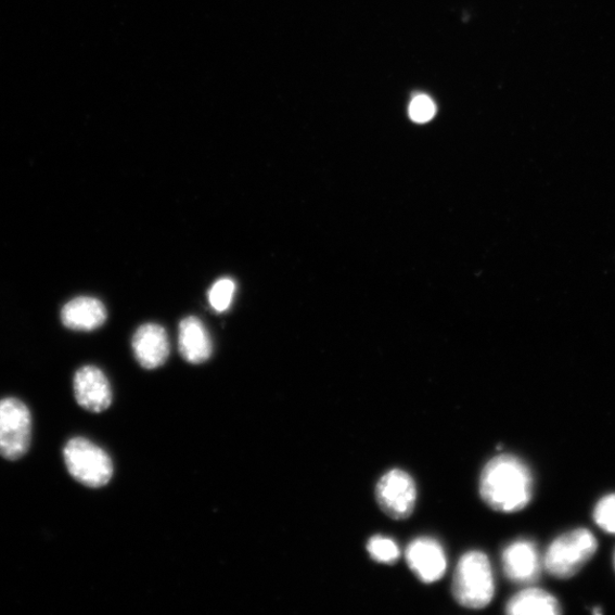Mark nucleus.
Listing matches in <instances>:
<instances>
[{"label": "nucleus", "mask_w": 615, "mask_h": 615, "mask_svg": "<svg viewBox=\"0 0 615 615\" xmlns=\"http://www.w3.org/2000/svg\"><path fill=\"white\" fill-rule=\"evenodd\" d=\"M478 491L491 510L516 513L526 509L531 501L534 477L527 464L516 456L498 454L484 467Z\"/></svg>", "instance_id": "f257e3e1"}, {"label": "nucleus", "mask_w": 615, "mask_h": 615, "mask_svg": "<svg viewBox=\"0 0 615 615\" xmlns=\"http://www.w3.org/2000/svg\"><path fill=\"white\" fill-rule=\"evenodd\" d=\"M452 597L461 606L482 610L488 606L495 595V579L488 556L481 551L464 554L456 566Z\"/></svg>", "instance_id": "f03ea898"}, {"label": "nucleus", "mask_w": 615, "mask_h": 615, "mask_svg": "<svg viewBox=\"0 0 615 615\" xmlns=\"http://www.w3.org/2000/svg\"><path fill=\"white\" fill-rule=\"evenodd\" d=\"M598 551V539L587 529H576L555 539L547 550L543 565L550 575L572 578Z\"/></svg>", "instance_id": "7ed1b4c3"}, {"label": "nucleus", "mask_w": 615, "mask_h": 615, "mask_svg": "<svg viewBox=\"0 0 615 615\" xmlns=\"http://www.w3.org/2000/svg\"><path fill=\"white\" fill-rule=\"evenodd\" d=\"M68 473L77 482L89 488L106 486L113 475L110 456L95 444L75 438L68 441L63 451Z\"/></svg>", "instance_id": "20e7f679"}, {"label": "nucleus", "mask_w": 615, "mask_h": 615, "mask_svg": "<svg viewBox=\"0 0 615 615\" xmlns=\"http://www.w3.org/2000/svg\"><path fill=\"white\" fill-rule=\"evenodd\" d=\"M33 419L21 400H0V456L16 461L25 454L31 441Z\"/></svg>", "instance_id": "39448f33"}, {"label": "nucleus", "mask_w": 615, "mask_h": 615, "mask_svg": "<svg viewBox=\"0 0 615 615\" xmlns=\"http://www.w3.org/2000/svg\"><path fill=\"white\" fill-rule=\"evenodd\" d=\"M375 496L380 509L387 516L400 521L414 513L418 488L412 475L403 470L394 469L380 478Z\"/></svg>", "instance_id": "423d86ee"}, {"label": "nucleus", "mask_w": 615, "mask_h": 615, "mask_svg": "<svg viewBox=\"0 0 615 615\" xmlns=\"http://www.w3.org/2000/svg\"><path fill=\"white\" fill-rule=\"evenodd\" d=\"M406 562L424 584L439 581L447 569L444 547L438 540L431 537H419L410 542L406 550Z\"/></svg>", "instance_id": "0eeeda50"}, {"label": "nucleus", "mask_w": 615, "mask_h": 615, "mask_svg": "<svg viewBox=\"0 0 615 615\" xmlns=\"http://www.w3.org/2000/svg\"><path fill=\"white\" fill-rule=\"evenodd\" d=\"M505 576L516 584L535 582L541 572L536 544L526 539L510 543L501 555Z\"/></svg>", "instance_id": "6e6552de"}, {"label": "nucleus", "mask_w": 615, "mask_h": 615, "mask_svg": "<svg viewBox=\"0 0 615 615\" xmlns=\"http://www.w3.org/2000/svg\"><path fill=\"white\" fill-rule=\"evenodd\" d=\"M77 402L93 413H102L112 403L111 386L105 374L95 367H85L75 376Z\"/></svg>", "instance_id": "1a4fd4ad"}, {"label": "nucleus", "mask_w": 615, "mask_h": 615, "mask_svg": "<svg viewBox=\"0 0 615 615\" xmlns=\"http://www.w3.org/2000/svg\"><path fill=\"white\" fill-rule=\"evenodd\" d=\"M132 350L142 368L155 370L163 367L170 354L166 330L157 324L141 326L132 337Z\"/></svg>", "instance_id": "9d476101"}, {"label": "nucleus", "mask_w": 615, "mask_h": 615, "mask_svg": "<svg viewBox=\"0 0 615 615\" xmlns=\"http://www.w3.org/2000/svg\"><path fill=\"white\" fill-rule=\"evenodd\" d=\"M179 351L191 363L207 361L213 354L209 332L196 317H188L179 325Z\"/></svg>", "instance_id": "9b49d317"}, {"label": "nucleus", "mask_w": 615, "mask_h": 615, "mask_svg": "<svg viewBox=\"0 0 615 615\" xmlns=\"http://www.w3.org/2000/svg\"><path fill=\"white\" fill-rule=\"evenodd\" d=\"M106 317L104 305L89 296H80L72 300L62 310L63 324L77 331L97 330L105 323Z\"/></svg>", "instance_id": "f8f14e48"}, {"label": "nucleus", "mask_w": 615, "mask_h": 615, "mask_svg": "<svg viewBox=\"0 0 615 615\" xmlns=\"http://www.w3.org/2000/svg\"><path fill=\"white\" fill-rule=\"evenodd\" d=\"M510 615H556L561 604L549 591L539 588L521 590L507 604Z\"/></svg>", "instance_id": "ddd939ff"}, {"label": "nucleus", "mask_w": 615, "mask_h": 615, "mask_svg": "<svg viewBox=\"0 0 615 615\" xmlns=\"http://www.w3.org/2000/svg\"><path fill=\"white\" fill-rule=\"evenodd\" d=\"M371 558L379 563L395 564L400 559V549L394 539L374 536L368 542Z\"/></svg>", "instance_id": "4468645a"}, {"label": "nucleus", "mask_w": 615, "mask_h": 615, "mask_svg": "<svg viewBox=\"0 0 615 615\" xmlns=\"http://www.w3.org/2000/svg\"><path fill=\"white\" fill-rule=\"evenodd\" d=\"M235 292V283L230 279H222L216 282L209 292V303L212 307L222 312L230 308Z\"/></svg>", "instance_id": "2eb2a0df"}, {"label": "nucleus", "mask_w": 615, "mask_h": 615, "mask_svg": "<svg viewBox=\"0 0 615 615\" xmlns=\"http://www.w3.org/2000/svg\"><path fill=\"white\" fill-rule=\"evenodd\" d=\"M594 518L600 528L615 535V495L605 496L599 501Z\"/></svg>", "instance_id": "dca6fc26"}, {"label": "nucleus", "mask_w": 615, "mask_h": 615, "mask_svg": "<svg viewBox=\"0 0 615 615\" xmlns=\"http://www.w3.org/2000/svg\"><path fill=\"white\" fill-rule=\"evenodd\" d=\"M436 105L427 97H417L409 106V116L415 123L424 124L435 117Z\"/></svg>", "instance_id": "f3484780"}]
</instances>
